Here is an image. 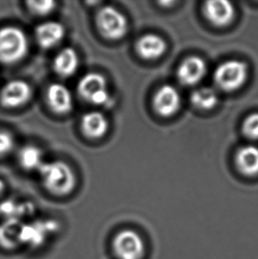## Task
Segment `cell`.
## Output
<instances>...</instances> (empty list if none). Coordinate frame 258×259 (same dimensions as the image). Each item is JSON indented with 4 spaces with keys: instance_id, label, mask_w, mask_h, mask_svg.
<instances>
[{
    "instance_id": "ba28073f",
    "label": "cell",
    "mask_w": 258,
    "mask_h": 259,
    "mask_svg": "<svg viewBox=\"0 0 258 259\" xmlns=\"http://www.w3.org/2000/svg\"><path fill=\"white\" fill-rule=\"evenodd\" d=\"M182 98L178 90L171 85H164L155 95L153 106L157 114L163 117L174 115L181 107Z\"/></svg>"
},
{
    "instance_id": "ac0fdd59",
    "label": "cell",
    "mask_w": 258,
    "mask_h": 259,
    "mask_svg": "<svg viewBox=\"0 0 258 259\" xmlns=\"http://www.w3.org/2000/svg\"><path fill=\"white\" fill-rule=\"evenodd\" d=\"M18 160L21 167L28 171H38L45 163L42 151L34 145H26L21 148L18 154Z\"/></svg>"
},
{
    "instance_id": "30bf717a",
    "label": "cell",
    "mask_w": 258,
    "mask_h": 259,
    "mask_svg": "<svg viewBox=\"0 0 258 259\" xmlns=\"http://www.w3.org/2000/svg\"><path fill=\"white\" fill-rule=\"evenodd\" d=\"M207 66L202 58L189 57L182 62L177 73L178 80L184 86H194L205 76Z\"/></svg>"
},
{
    "instance_id": "8992f818",
    "label": "cell",
    "mask_w": 258,
    "mask_h": 259,
    "mask_svg": "<svg viewBox=\"0 0 258 259\" xmlns=\"http://www.w3.org/2000/svg\"><path fill=\"white\" fill-rule=\"evenodd\" d=\"M112 248L119 259H142L145 254L143 238L133 230H123L115 235Z\"/></svg>"
},
{
    "instance_id": "9c48e42d",
    "label": "cell",
    "mask_w": 258,
    "mask_h": 259,
    "mask_svg": "<svg viewBox=\"0 0 258 259\" xmlns=\"http://www.w3.org/2000/svg\"><path fill=\"white\" fill-rule=\"evenodd\" d=\"M46 102L49 108L56 114L69 113L73 107V98L71 91L61 83H53L46 91Z\"/></svg>"
},
{
    "instance_id": "7402d4cb",
    "label": "cell",
    "mask_w": 258,
    "mask_h": 259,
    "mask_svg": "<svg viewBox=\"0 0 258 259\" xmlns=\"http://www.w3.org/2000/svg\"><path fill=\"white\" fill-rule=\"evenodd\" d=\"M14 147V139L10 133L0 130V156L10 153Z\"/></svg>"
},
{
    "instance_id": "8fae6325",
    "label": "cell",
    "mask_w": 258,
    "mask_h": 259,
    "mask_svg": "<svg viewBox=\"0 0 258 259\" xmlns=\"http://www.w3.org/2000/svg\"><path fill=\"white\" fill-rule=\"evenodd\" d=\"M65 33V28L60 22L46 21L36 27L35 37L41 48L49 50L58 46L63 40Z\"/></svg>"
},
{
    "instance_id": "603a6c76",
    "label": "cell",
    "mask_w": 258,
    "mask_h": 259,
    "mask_svg": "<svg viewBox=\"0 0 258 259\" xmlns=\"http://www.w3.org/2000/svg\"><path fill=\"white\" fill-rule=\"evenodd\" d=\"M5 188H6L5 183H4V182L2 181V180H0V195H2V194H3L4 190H5Z\"/></svg>"
},
{
    "instance_id": "6da1fadb",
    "label": "cell",
    "mask_w": 258,
    "mask_h": 259,
    "mask_svg": "<svg viewBox=\"0 0 258 259\" xmlns=\"http://www.w3.org/2000/svg\"><path fill=\"white\" fill-rule=\"evenodd\" d=\"M38 172L42 186L55 196H66L76 186V176L66 162H45Z\"/></svg>"
},
{
    "instance_id": "4fadbf2b",
    "label": "cell",
    "mask_w": 258,
    "mask_h": 259,
    "mask_svg": "<svg viewBox=\"0 0 258 259\" xmlns=\"http://www.w3.org/2000/svg\"><path fill=\"white\" fill-rule=\"evenodd\" d=\"M80 126L84 137L91 140H98L107 133L108 119L102 112H87L81 117Z\"/></svg>"
},
{
    "instance_id": "7a4b0ae2",
    "label": "cell",
    "mask_w": 258,
    "mask_h": 259,
    "mask_svg": "<svg viewBox=\"0 0 258 259\" xmlns=\"http://www.w3.org/2000/svg\"><path fill=\"white\" fill-rule=\"evenodd\" d=\"M28 50V38L22 29L13 26L0 28V63H18L24 59Z\"/></svg>"
},
{
    "instance_id": "2e32d148",
    "label": "cell",
    "mask_w": 258,
    "mask_h": 259,
    "mask_svg": "<svg viewBox=\"0 0 258 259\" xmlns=\"http://www.w3.org/2000/svg\"><path fill=\"white\" fill-rule=\"evenodd\" d=\"M236 165L241 174L248 176L258 175V147L247 145L236 155Z\"/></svg>"
},
{
    "instance_id": "52a82bcc",
    "label": "cell",
    "mask_w": 258,
    "mask_h": 259,
    "mask_svg": "<svg viewBox=\"0 0 258 259\" xmlns=\"http://www.w3.org/2000/svg\"><path fill=\"white\" fill-rule=\"evenodd\" d=\"M32 97V89L22 80H13L0 91V104L6 108H17L27 104Z\"/></svg>"
},
{
    "instance_id": "5b68a950",
    "label": "cell",
    "mask_w": 258,
    "mask_h": 259,
    "mask_svg": "<svg viewBox=\"0 0 258 259\" xmlns=\"http://www.w3.org/2000/svg\"><path fill=\"white\" fill-rule=\"evenodd\" d=\"M248 76V68L244 62L228 60L217 67L214 81L222 91H234L244 84Z\"/></svg>"
},
{
    "instance_id": "e0dca14e",
    "label": "cell",
    "mask_w": 258,
    "mask_h": 259,
    "mask_svg": "<svg viewBox=\"0 0 258 259\" xmlns=\"http://www.w3.org/2000/svg\"><path fill=\"white\" fill-rule=\"evenodd\" d=\"M22 228L19 220H7L0 226V244L7 249H14L21 242Z\"/></svg>"
},
{
    "instance_id": "7c38bea8",
    "label": "cell",
    "mask_w": 258,
    "mask_h": 259,
    "mask_svg": "<svg viewBox=\"0 0 258 259\" xmlns=\"http://www.w3.org/2000/svg\"><path fill=\"white\" fill-rule=\"evenodd\" d=\"M205 17L217 27H224L233 21L234 8L232 3L225 0L206 2L203 7Z\"/></svg>"
},
{
    "instance_id": "ffe728a7",
    "label": "cell",
    "mask_w": 258,
    "mask_h": 259,
    "mask_svg": "<svg viewBox=\"0 0 258 259\" xmlns=\"http://www.w3.org/2000/svg\"><path fill=\"white\" fill-rule=\"evenodd\" d=\"M27 7L31 14L35 16H46L53 13L55 7L56 2L54 1H28Z\"/></svg>"
},
{
    "instance_id": "277c9868",
    "label": "cell",
    "mask_w": 258,
    "mask_h": 259,
    "mask_svg": "<svg viewBox=\"0 0 258 259\" xmlns=\"http://www.w3.org/2000/svg\"><path fill=\"white\" fill-rule=\"evenodd\" d=\"M77 91L80 98L91 105H105L111 100L106 79L96 72L88 73L80 78Z\"/></svg>"
},
{
    "instance_id": "d6986e66",
    "label": "cell",
    "mask_w": 258,
    "mask_h": 259,
    "mask_svg": "<svg viewBox=\"0 0 258 259\" xmlns=\"http://www.w3.org/2000/svg\"><path fill=\"white\" fill-rule=\"evenodd\" d=\"M191 102L196 108L209 110L218 104L219 97L212 88H199L191 95Z\"/></svg>"
},
{
    "instance_id": "3957f363",
    "label": "cell",
    "mask_w": 258,
    "mask_h": 259,
    "mask_svg": "<svg viewBox=\"0 0 258 259\" xmlns=\"http://www.w3.org/2000/svg\"><path fill=\"white\" fill-rule=\"evenodd\" d=\"M96 26L99 34L107 40L117 41L126 35L128 22L126 16L115 7H101L96 15Z\"/></svg>"
},
{
    "instance_id": "5bb4252c",
    "label": "cell",
    "mask_w": 258,
    "mask_h": 259,
    "mask_svg": "<svg viewBox=\"0 0 258 259\" xmlns=\"http://www.w3.org/2000/svg\"><path fill=\"white\" fill-rule=\"evenodd\" d=\"M136 49L138 55L144 60H156L164 54L166 44L159 35L148 34L137 41Z\"/></svg>"
},
{
    "instance_id": "9a60e30c",
    "label": "cell",
    "mask_w": 258,
    "mask_h": 259,
    "mask_svg": "<svg viewBox=\"0 0 258 259\" xmlns=\"http://www.w3.org/2000/svg\"><path fill=\"white\" fill-rule=\"evenodd\" d=\"M79 67V57L76 52L70 47L61 50L53 60V70L59 76H73Z\"/></svg>"
},
{
    "instance_id": "44dd1931",
    "label": "cell",
    "mask_w": 258,
    "mask_h": 259,
    "mask_svg": "<svg viewBox=\"0 0 258 259\" xmlns=\"http://www.w3.org/2000/svg\"><path fill=\"white\" fill-rule=\"evenodd\" d=\"M242 131L250 139H258V113H252L245 119Z\"/></svg>"
}]
</instances>
